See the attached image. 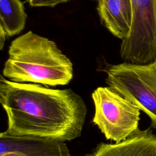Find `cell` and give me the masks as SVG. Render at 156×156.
I'll list each match as a JSON object with an SVG mask.
<instances>
[{
	"label": "cell",
	"instance_id": "obj_4",
	"mask_svg": "<svg viewBox=\"0 0 156 156\" xmlns=\"http://www.w3.org/2000/svg\"><path fill=\"white\" fill-rule=\"evenodd\" d=\"M91 97L95 107L93 122L106 139L119 143L138 129L140 108L111 87H98Z\"/></svg>",
	"mask_w": 156,
	"mask_h": 156
},
{
	"label": "cell",
	"instance_id": "obj_7",
	"mask_svg": "<svg viewBox=\"0 0 156 156\" xmlns=\"http://www.w3.org/2000/svg\"><path fill=\"white\" fill-rule=\"evenodd\" d=\"M85 156H156V135L151 127L138 128L119 143H100Z\"/></svg>",
	"mask_w": 156,
	"mask_h": 156
},
{
	"label": "cell",
	"instance_id": "obj_11",
	"mask_svg": "<svg viewBox=\"0 0 156 156\" xmlns=\"http://www.w3.org/2000/svg\"><path fill=\"white\" fill-rule=\"evenodd\" d=\"M6 34L5 33V32L2 30L0 29V48L1 50L2 49L5 41V38H6Z\"/></svg>",
	"mask_w": 156,
	"mask_h": 156
},
{
	"label": "cell",
	"instance_id": "obj_8",
	"mask_svg": "<svg viewBox=\"0 0 156 156\" xmlns=\"http://www.w3.org/2000/svg\"><path fill=\"white\" fill-rule=\"evenodd\" d=\"M97 10L111 34L122 41L128 37L132 21L131 0H98Z\"/></svg>",
	"mask_w": 156,
	"mask_h": 156
},
{
	"label": "cell",
	"instance_id": "obj_10",
	"mask_svg": "<svg viewBox=\"0 0 156 156\" xmlns=\"http://www.w3.org/2000/svg\"><path fill=\"white\" fill-rule=\"evenodd\" d=\"M69 1V0H26V2L32 7H54L59 4L65 3Z\"/></svg>",
	"mask_w": 156,
	"mask_h": 156
},
{
	"label": "cell",
	"instance_id": "obj_6",
	"mask_svg": "<svg viewBox=\"0 0 156 156\" xmlns=\"http://www.w3.org/2000/svg\"><path fill=\"white\" fill-rule=\"evenodd\" d=\"M0 156H71L64 141L36 136L0 133Z\"/></svg>",
	"mask_w": 156,
	"mask_h": 156
},
{
	"label": "cell",
	"instance_id": "obj_3",
	"mask_svg": "<svg viewBox=\"0 0 156 156\" xmlns=\"http://www.w3.org/2000/svg\"><path fill=\"white\" fill-rule=\"evenodd\" d=\"M102 71L108 87L144 112L156 129V57L146 64L107 63Z\"/></svg>",
	"mask_w": 156,
	"mask_h": 156
},
{
	"label": "cell",
	"instance_id": "obj_9",
	"mask_svg": "<svg viewBox=\"0 0 156 156\" xmlns=\"http://www.w3.org/2000/svg\"><path fill=\"white\" fill-rule=\"evenodd\" d=\"M27 19L21 0H0V29L7 36L19 34L24 28Z\"/></svg>",
	"mask_w": 156,
	"mask_h": 156
},
{
	"label": "cell",
	"instance_id": "obj_5",
	"mask_svg": "<svg viewBox=\"0 0 156 156\" xmlns=\"http://www.w3.org/2000/svg\"><path fill=\"white\" fill-rule=\"evenodd\" d=\"M131 29L120 55L125 62L146 64L156 57V0H131Z\"/></svg>",
	"mask_w": 156,
	"mask_h": 156
},
{
	"label": "cell",
	"instance_id": "obj_2",
	"mask_svg": "<svg viewBox=\"0 0 156 156\" xmlns=\"http://www.w3.org/2000/svg\"><path fill=\"white\" fill-rule=\"evenodd\" d=\"M8 54L2 76L11 81L55 87L73 77L71 61L55 43L31 30L12 41Z\"/></svg>",
	"mask_w": 156,
	"mask_h": 156
},
{
	"label": "cell",
	"instance_id": "obj_1",
	"mask_svg": "<svg viewBox=\"0 0 156 156\" xmlns=\"http://www.w3.org/2000/svg\"><path fill=\"white\" fill-rule=\"evenodd\" d=\"M0 102L7 116L4 132L62 141L80 136L87 112L82 97L71 89L18 83L0 76Z\"/></svg>",
	"mask_w": 156,
	"mask_h": 156
}]
</instances>
